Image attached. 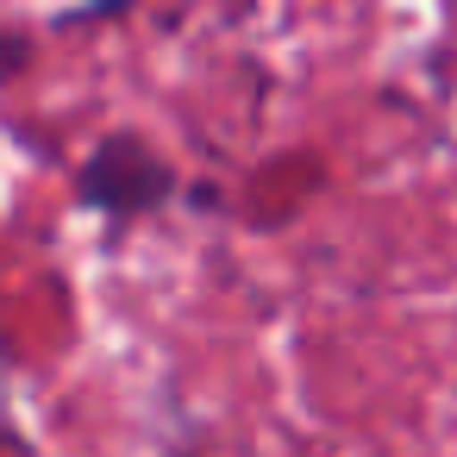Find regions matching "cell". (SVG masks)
Returning <instances> with one entry per match:
<instances>
[{"instance_id": "cell-1", "label": "cell", "mask_w": 457, "mask_h": 457, "mask_svg": "<svg viewBox=\"0 0 457 457\" xmlns=\"http://www.w3.org/2000/svg\"><path fill=\"white\" fill-rule=\"evenodd\" d=\"M176 201V163L138 138V132H107L88 163H82V207L101 213L113 232L145 220V213H163Z\"/></svg>"}]
</instances>
